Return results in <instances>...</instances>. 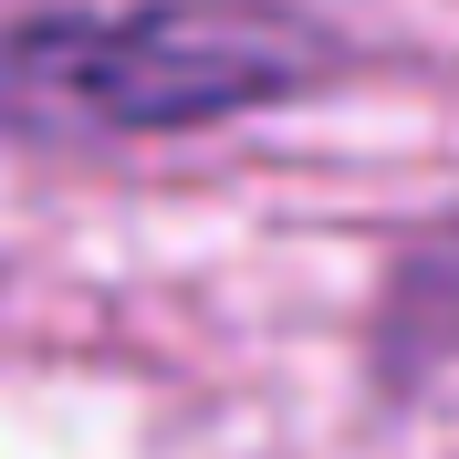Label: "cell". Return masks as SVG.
I'll list each match as a JSON object with an SVG mask.
<instances>
[{"label":"cell","mask_w":459,"mask_h":459,"mask_svg":"<svg viewBox=\"0 0 459 459\" xmlns=\"http://www.w3.org/2000/svg\"><path fill=\"white\" fill-rule=\"evenodd\" d=\"M397 334L418 355H459V220L429 230L397 272Z\"/></svg>","instance_id":"cell-2"},{"label":"cell","mask_w":459,"mask_h":459,"mask_svg":"<svg viewBox=\"0 0 459 459\" xmlns=\"http://www.w3.org/2000/svg\"><path fill=\"white\" fill-rule=\"evenodd\" d=\"M334 74V31L282 0H136L63 11L0 42V115L53 136H178L292 105Z\"/></svg>","instance_id":"cell-1"}]
</instances>
